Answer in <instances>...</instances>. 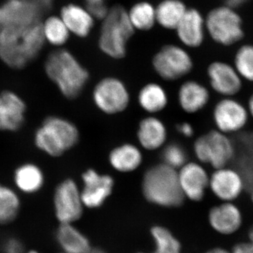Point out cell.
Here are the masks:
<instances>
[{
  "label": "cell",
  "mask_w": 253,
  "mask_h": 253,
  "mask_svg": "<svg viewBox=\"0 0 253 253\" xmlns=\"http://www.w3.org/2000/svg\"><path fill=\"white\" fill-rule=\"evenodd\" d=\"M25 253H40L39 252H38L37 251H35V250H31V251H27V252H26Z\"/></svg>",
  "instance_id": "44"
},
{
  "label": "cell",
  "mask_w": 253,
  "mask_h": 253,
  "mask_svg": "<svg viewBox=\"0 0 253 253\" xmlns=\"http://www.w3.org/2000/svg\"><path fill=\"white\" fill-rule=\"evenodd\" d=\"M206 26L212 41L222 46L234 45L245 35L241 16L226 5L210 11L206 17Z\"/></svg>",
  "instance_id": "6"
},
{
  "label": "cell",
  "mask_w": 253,
  "mask_h": 253,
  "mask_svg": "<svg viewBox=\"0 0 253 253\" xmlns=\"http://www.w3.org/2000/svg\"><path fill=\"white\" fill-rule=\"evenodd\" d=\"M128 15L133 27L139 31H149L156 22V9L148 2L134 5Z\"/></svg>",
  "instance_id": "30"
},
{
  "label": "cell",
  "mask_w": 253,
  "mask_h": 253,
  "mask_svg": "<svg viewBox=\"0 0 253 253\" xmlns=\"http://www.w3.org/2000/svg\"><path fill=\"white\" fill-rule=\"evenodd\" d=\"M42 22L0 30V61L15 71L27 68L39 56L45 43Z\"/></svg>",
  "instance_id": "1"
},
{
  "label": "cell",
  "mask_w": 253,
  "mask_h": 253,
  "mask_svg": "<svg viewBox=\"0 0 253 253\" xmlns=\"http://www.w3.org/2000/svg\"><path fill=\"white\" fill-rule=\"evenodd\" d=\"M207 75L213 90L224 97H233L242 89V78L228 63L213 61L208 66Z\"/></svg>",
  "instance_id": "14"
},
{
  "label": "cell",
  "mask_w": 253,
  "mask_h": 253,
  "mask_svg": "<svg viewBox=\"0 0 253 253\" xmlns=\"http://www.w3.org/2000/svg\"><path fill=\"white\" fill-rule=\"evenodd\" d=\"M44 72L60 92L68 99L78 97L89 81V75L67 49L51 51L44 61Z\"/></svg>",
  "instance_id": "2"
},
{
  "label": "cell",
  "mask_w": 253,
  "mask_h": 253,
  "mask_svg": "<svg viewBox=\"0 0 253 253\" xmlns=\"http://www.w3.org/2000/svg\"><path fill=\"white\" fill-rule=\"evenodd\" d=\"M42 26L44 39L51 45L59 47L69 40L71 33L60 16H49Z\"/></svg>",
  "instance_id": "29"
},
{
  "label": "cell",
  "mask_w": 253,
  "mask_h": 253,
  "mask_svg": "<svg viewBox=\"0 0 253 253\" xmlns=\"http://www.w3.org/2000/svg\"><path fill=\"white\" fill-rule=\"evenodd\" d=\"M3 253H25V247L22 241L17 238H9L2 244Z\"/></svg>",
  "instance_id": "35"
},
{
  "label": "cell",
  "mask_w": 253,
  "mask_h": 253,
  "mask_svg": "<svg viewBox=\"0 0 253 253\" xmlns=\"http://www.w3.org/2000/svg\"><path fill=\"white\" fill-rule=\"evenodd\" d=\"M249 241L253 244V224L250 228L249 231Z\"/></svg>",
  "instance_id": "42"
},
{
  "label": "cell",
  "mask_w": 253,
  "mask_h": 253,
  "mask_svg": "<svg viewBox=\"0 0 253 253\" xmlns=\"http://www.w3.org/2000/svg\"><path fill=\"white\" fill-rule=\"evenodd\" d=\"M92 98L96 107L108 115L123 112L127 108L130 100L126 84L113 77L101 80L93 89Z\"/></svg>",
  "instance_id": "9"
},
{
  "label": "cell",
  "mask_w": 253,
  "mask_h": 253,
  "mask_svg": "<svg viewBox=\"0 0 253 253\" xmlns=\"http://www.w3.org/2000/svg\"><path fill=\"white\" fill-rule=\"evenodd\" d=\"M80 139L76 125L57 116H50L35 132L34 143L38 149L51 157H60L74 147Z\"/></svg>",
  "instance_id": "4"
},
{
  "label": "cell",
  "mask_w": 253,
  "mask_h": 253,
  "mask_svg": "<svg viewBox=\"0 0 253 253\" xmlns=\"http://www.w3.org/2000/svg\"><path fill=\"white\" fill-rule=\"evenodd\" d=\"M151 232L156 244V249L152 253H181L180 242L170 231L163 226H155Z\"/></svg>",
  "instance_id": "31"
},
{
  "label": "cell",
  "mask_w": 253,
  "mask_h": 253,
  "mask_svg": "<svg viewBox=\"0 0 253 253\" xmlns=\"http://www.w3.org/2000/svg\"><path fill=\"white\" fill-rule=\"evenodd\" d=\"M14 185L24 194L39 192L44 184V175L39 166L33 163H25L16 168L14 172Z\"/></svg>",
  "instance_id": "23"
},
{
  "label": "cell",
  "mask_w": 253,
  "mask_h": 253,
  "mask_svg": "<svg viewBox=\"0 0 253 253\" xmlns=\"http://www.w3.org/2000/svg\"><path fill=\"white\" fill-rule=\"evenodd\" d=\"M89 253H106L104 251L99 249H91Z\"/></svg>",
  "instance_id": "43"
},
{
  "label": "cell",
  "mask_w": 253,
  "mask_h": 253,
  "mask_svg": "<svg viewBox=\"0 0 253 253\" xmlns=\"http://www.w3.org/2000/svg\"><path fill=\"white\" fill-rule=\"evenodd\" d=\"M205 253H232V252L229 251V250L223 249V248L217 247L208 250L207 252Z\"/></svg>",
  "instance_id": "40"
},
{
  "label": "cell",
  "mask_w": 253,
  "mask_h": 253,
  "mask_svg": "<svg viewBox=\"0 0 253 253\" xmlns=\"http://www.w3.org/2000/svg\"><path fill=\"white\" fill-rule=\"evenodd\" d=\"M244 217L240 208L232 202H222L213 206L208 212V223L221 235L235 234L243 225Z\"/></svg>",
  "instance_id": "18"
},
{
  "label": "cell",
  "mask_w": 253,
  "mask_h": 253,
  "mask_svg": "<svg viewBox=\"0 0 253 253\" xmlns=\"http://www.w3.org/2000/svg\"><path fill=\"white\" fill-rule=\"evenodd\" d=\"M56 240L65 253H89V240L73 224H60L56 231Z\"/></svg>",
  "instance_id": "25"
},
{
  "label": "cell",
  "mask_w": 253,
  "mask_h": 253,
  "mask_svg": "<svg viewBox=\"0 0 253 253\" xmlns=\"http://www.w3.org/2000/svg\"><path fill=\"white\" fill-rule=\"evenodd\" d=\"M134 33L127 11L119 5L113 6L103 20L99 38L100 49L112 59H123L126 56L127 42Z\"/></svg>",
  "instance_id": "5"
},
{
  "label": "cell",
  "mask_w": 253,
  "mask_h": 253,
  "mask_svg": "<svg viewBox=\"0 0 253 253\" xmlns=\"http://www.w3.org/2000/svg\"><path fill=\"white\" fill-rule=\"evenodd\" d=\"M232 253H253V244L251 242H241L233 248Z\"/></svg>",
  "instance_id": "36"
},
{
  "label": "cell",
  "mask_w": 253,
  "mask_h": 253,
  "mask_svg": "<svg viewBox=\"0 0 253 253\" xmlns=\"http://www.w3.org/2000/svg\"><path fill=\"white\" fill-rule=\"evenodd\" d=\"M55 214L60 224H73L83 214L81 192L73 179L61 181L54 195Z\"/></svg>",
  "instance_id": "10"
},
{
  "label": "cell",
  "mask_w": 253,
  "mask_h": 253,
  "mask_svg": "<svg viewBox=\"0 0 253 253\" xmlns=\"http://www.w3.org/2000/svg\"><path fill=\"white\" fill-rule=\"evenodd\" d=\"M247 109L248 111H249V116L253 118V93L250 96Z\"/></svg>",
  "instance_id": "41"
},
{
  "label": "cell",
  "mask_w": 253,
  "mask_h": 253,
  "mask_svg": "<svg viewBox=\"0 0 253 253\" xmlns=\"http://www.w3.org/2000/svg\"><path fill=\"white\" fill-rule=\"evenodd\" d=\"M60 17L70 33L79 38L89 36L94 26V18L83 8L75 4L66 5L61 9Z\"/></svg>",
  "instance_id": "22"
},
{
  "label": "cell",
  "mask_w": 253,
  "mask_h": 253,
  "mask_svg": "<svg viewBox=\"0 0 253 253\" xmlns=\"http://www.w3.org/2000/svg\"><path fill=\"white\" fill-rule=\"evenodd\" d=\"M168 131L164 123L154 116L141 121L137 130V139L141 147L149 151L160 149L166 144Z\"/></svg>",
  "instance_id": "21"
},
{
  "label": "cell",
  "mask_w": 253,
  "mask_h": 253,
  "mask_svg": "<svg viewBox=\"0 0 253 253\" xmlns=\"http://www.w3.org/2000/svg\"><path fill=\"white\" fill-rule=\"evenodd\" d=\"M251 200H252V203H253V191H252V194H251Z\"/></svg>",
  "instance_id": "45"
},
{
  "label": "cell",
  "mask_w": 253,
  "mask_h": 253,
  "mask_svg": "<svg viewBox=\"0 0 253 253\" xmlns=\"http://www.w3.org/2000/svg\"><path fill=\"white\" fill-rule=\"evenodd\" d=\"M194 151L200 163L210 165L214 169L227 167L235 154L229 136L217 129L199 136L195 141Z\"/></svg>",
  "instance_id": "7"
},
{
  "label": "cell",
  "mask_w": 253,
  "mask_h": 253,
  "mask_svg": "<svg viewBox=\"0 0 253 253\" xmlns=\"http://www.w3.org/2000/svg\"><path fill=\"white\" fill-rule=\"evenodd\" d=\"M249 0H226L225 5L236 9V8L239 7L241 5L247 2Z\"/></svg>",
  "instance_id": "39"
},
{
  "label": "cell",
  "mask_w": 253,
  "mask_h": 253,
  "mask_svg": "<svg viewBox=\"0 0 253 253\" xmlns=\"http://www.w3.org/2000/svg\"><path fill=\"white\" fill-rule=\"evenodd\" d=\"M234 66L243 80L253 83V44H244L237 50Z\"/></svg>",
  "instance_id": "32"
},
{
  "label": "cell",
  "mask_w": 253,
  "mask_h": 253,
  "mask_svg": "<svg viewBox=\"0 0 253 253\" xmlns=\"http://www.w3.org/2000/svg\"><path fill=\"white\" fill-rule=\"evenodd\" d=\"M181 190L185 199L199 202L209 189L210 175L199 163H186L178 171Z\"/></svg>",
  "instance_id": "17"
},
{
  "label": "cell",
  "mask_w": 253,
  "mask_h": 253,
  "mask_svg": "<svg viewBox=\"0 0 253 253\" xmlns=\"http://www.w3.org/2000/svg\"><path fill=\"white\" fill-rule=\"evenodd\" d=\"M35 4L38 6L42 13L49 11L54 4V0H33Z\"/></svg>",
  "instance_id": "38"
},
{
  "label": "cell",
  "mask_w": 253,
  "mask_h": 253,
  "mask_svg": "<svg viewBox=\"0 0 253 253\" xmlns=\"http://www.w3.org/2000/svg\"><path fill=\"white\" fill-rule=\"evenodd\" d=\"M142 191L148 201L163 207H179L185 200L177 169L163 163L150 168L145 172Z\"/></svg>",
  "instance_id": "3"
},
{
  "label": "cell",
  "mask_w": 253,
  "mask_h": 253,
  "mask_svg": "<svg viewBox=\"0 0 253 253\" xmlns=\"http://www.w3.org/2000/svg\"><path fill=\"white\" fill-rule=\"evenodd\" d=\"M82 179L84 186L81 191L82 201L86 208L100 207L112 193L114 181L108 174L89 169L83 173Z\"/></svg>",
  "instance_id": "15"
},
{
  "label": "cell",
  "mask_w": 253,
  "mask_h": 253,
  "mask_svg": "<svg viewBox=\"0 0 253 253\" xmlns=\"http://www.w3.org/2000/svg\"><path fill=\"white\" fill-rule=\"evenodd\" d=\"M245 185L243 176L232 168H219L210 175L209 189L222 202L233 203L239 199Z\"/></svg>",
  "instance_id": "13"
},
{
  "label": "cell",
  "mask_w": 253,
  "mask_h": 253,
  "mask_svg": "<svg viewBox=\"0 0 253 253\" xmlns=\"http://www.w3.org/2000/svg\"><path fill=\"white\" fill-rule=\"evenodd\" d=\"M187 9L180 0H165L156 9V21L163 28L175 30Z\"/></svg>",
  "instance_id": "27"
},
{
  "label": "cell",
  "mask_w": 253,
  "mask_h": 253,
  "mask_svg": "<svg viewBox=\"0 0 253 253\" xmlns=\"http://www.w3.org/2000/svg\"><path fill=\"white\" fill-rule=\"evenodd\" d=\"M85 9L93 18L102 21L109 11L104 0H85Z\"/></svg>",
  "instance_id": "34"
},
{
  "label": "cell",
  "mask_w": 253,
  "mask_h": 253,
  "mask_svg": "<svg viewBox=\"0 0 253 253\" xmlns=\"http://www.w3.org/2000/svg\"><path fill=\"white\" fill-rule=\"evenodd\" d=\"M247 108L233 97L219 100L213 109L212 118L217 130L225 134L237 132L249 122Z\"/></svg>",
  "instance_id": "11"
},
{
  "label": "cell",
  "mask_w": 253,
  "mask_h": 253,
  "mask_svg": "<svg viewBox=\"0 0 253 253\" xmlns=\"http://www.w3.org/2000/svg\"><path fill=\"white\" fill-rule=\"evenodd\" d=\"M140 150L135 145L124 144L113 149L109 154V163L116 170L130 172L135 170L142 163Z\"/></svg>",
  "instance_id": "24"
},
{
  "label": "cell",
  "mask_w": 253,
  "mask_h": 253,
  "mask_svg": "<svg viewBox=\"0 0 253 253\" xmlns=\"http://www.w3.org/2000/svg\"><path fill=\"white\" fill-rule=\"evenodd\" d=\"M155 71L162 79L175 81L189 75L194 61L184 48L176 44L163 46L152 60Z\"/></svg>",
  "instance_id": "8"
},
{
  "label": "cell",
  "mask_w": 253,
  "mask_h": 253,
  "mask_svg": "<svg viewBox=\"0 0 253 253\" xmlns=\"http://www.w3.org/2000/svg\"><path fill=\"white\" fill-rule=\"evenodd\" d=\"M163 163L174 169L182 168L187 163V156L184 148L176 143H171L163 149Z\"/></svg>",
  "instance_id": "33"
},
{
  "label": "cell",
  "mask_w": 253,
  "mask_h": 253,
  "mask_svg": "<svg viewBox=\"0 0 253 253\" xmlns=\"http://www.w3.org/2000/svg\"><path fill=\"white\" fill-rule=\"evenodd\" d=\"M211 99L206 86L195 81L184 82L178 91V101L184 112L196 113L204 109Z\"/></svg>",
  "instance_id": "20"
},
{
  "label": "cell",
  "mask_w": 253,
  "mask_h": 253,
  "mask_svg": "<svg viewBox=\"0 0 253 253\" xmlns=\"http://www.w3.org/2000/svg\"><path fill=\"white\" fill-rule=\"evenodd\" d=\"M21 208L17 191L0 183V226L8 225L16 220Z\"/></svg>",
  "instance_id": "28"
},
{
  "label": "cell",
  "mask_w": 253,
  "mask_h": 253,
  "mask_svg": "<svg viewBox=\"0 0 253 253\" xmlns=\"http://www.w3.org/2000/svg\"><path fill=\"white\" fill-rule=\"evenodd\" d=\"M27 106L17 93L11 90L0 92V131L16 132L26 121Z\"/></svg>",
  "instance_id": "16"
},
{
  "label": "cell",
  "mask_w": 253,
  "mask_h": 253,
  "mask_svg": "<svg viewBox=\"0 0 253 253\" xmlns=\"http://www.w3.org/2000/svg\"><path fill=\"white\" fill-rule=\"evenodd\" d=\"M138 102L141 109L149 113L162 111L167 106L168 96L162 86L151 83L143 86L138 94Z\"/></svg>",
  "instance_id": "26"
},
{
  "label": "cell",
  "mask_w": 253,
  "mask_h": 253,
  "mask_svg": "<svg viewBox=\"0 0 253 253\" xmlns=\"http://www.w3.org/2000/svg\"><path fill=\"white\" fill-rule=\"evenodd\" d=\"M42 14L33 0H6L0 6V30L41 22Z\"/></svg>",
  "instance_id": "12"
},
{
  "label": "cell",
  "mask_w": 253,
  "mask_h": 253,
  "mask_svg": "<svg viewBox=\"0 0 253 253\" xmlns=\"http://www.w3.org/2000/svg\"></svg>",
  "instance_id": "46"
},
{
  "label": "cell",
  "mask_w": 253,
  "mask_h": 253,
  "mask_svg": "<svg viewBox=\"0 0 253 253\" xmlns=\"http://www.w3.org/2000/svg\"><path fill=\"white\" fill-rule=\"evenodd\" d=\"M175 31L184 46L198 48L202 45L206 36V18L199 10L188 9Z\"/></svg>",
  "instance_id": "19"
},
{
  "label": "cell",
  "mask_w": 253,
  "mask_h": 253,
  "mask_svg": "<svg viewBox=\"0 0 253 253\" xmlns=\"http://www.w3.org/2000/svg\"><path fill=\"white\" fill-rule=\"evenodd\" d=\"M177 130L185 137H191L194 134V129L189 123H182L177 126Z\"/></svg>",
  "instance_id": "37"
}]
</instances>
